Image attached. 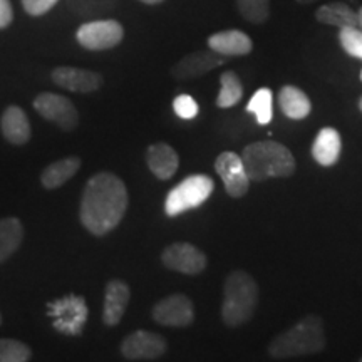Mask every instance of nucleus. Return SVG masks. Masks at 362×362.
Here are the masks:
<instances>
[{"label":"nucleus","instance_id":"obj_1","mask_svg":"<svg viewBox=\"0 0 362 362\" xmlns=\"http://www.w3.org/2000/svg\"><path fill=\"white\" fill-rule=\"evenodd\" d=\"M128 189L116 175L101 171L86 185L81 200V221L89 233L103 235L115 230L128 210Z\"/></svg>","mask_w":362,"mask_h":362},{"label":"nucleus","instance_id":"obj_2","mask_svg":"<svg viewBox=\"0 0 362 362\" xmlns=\"http://www.w3.org/2000/svg\"><path fill=\"white\" fill-rule=\"evenodd\" d=\"M324 322L319 315L309 314L285 332L272 339L269 354L274 359H292L324 351Z\"/></svg>","mask_w":362,"mask_h":362},{"label":"nucleus","instance_id":"obj_3","mask_svg":"<svg viewBox=\"0 0 362 362\" xmlns=\"http://www.w3.org/2000/svg\"><path fill=\"white\" fill-rule=\"evenodd\" d=\"M243 165L250 181L287 178L296 171V160L291 149L277 141H257L242 153Z\"/></svg>","mask_w":362,"mask_h":362},{"label":"nucleus","instance_id":"obj_4","mask_svg":"<svg viewBox=\"0 0 362 362\" xmlns=\"http://www.w3.org/2000/svg\"><path fill=\"white\" fill-rule=\"evenodd\" d=\"M259 305V287L257 282L243 270H235L228 275L223 285V304L221 319L228 327L247 324Z\"/></svg>","mask_w":362,"mask_h":362},{"label":"nucleus","instance_id":"obj_5","mask_svg":"<svg viewBox=\"0 0 362 362\" xmlns=\"http://www.w3.org/2000/svg\"><path fill=\"white\" fill-rule=\"evenodd\" d=\"M215 183L206 175H192L171 189L166 197L165 211L168 216H178L205 203L214 193Z\"/></svg>","mask_w":362,"mask_h":362},{"label":"nucleus","instance_id":"obj_6","mask_svg":"<svg viewBox=\"0 0 362 362\" xmlns=\"http://www.w3.org/2000/svg\"><path fill=\"white\" fill-rule=\"evenodd\" d=\"M124 37L123 25L117 21H93L86 22L76 33V39L89 51H106L116 47Z\"/></svg>","mask_w":362,"mask_h":362},{"label":"nucleus","instance_id":"obj_7","mask_svg":"<svg viewBox=\"0 0 362 362\" xmlns=\"http://www.w3.org/2000/svg\"><path fill=\"white\" fill-rule=\"evenodd\" d=\"M34 107L40 116L56 123L64 131H72L79 123V112L71 99L61 94L42 93L34 99Z\"/></svg>","mask_w":362,"mask_h":362},{"label":"nucleus","instance_id":"obj_8","mask_svg":"<svg viewBox=\"0 0 362 362\" xmlns=\"http://www.w3.org/2000/svg\"><path fill=\"white\" fill-rule=\"evenodd\" d=\"M215 171L223 181L226 193L233 198L245 197L250 188V178H248L245 165L242 156L233 151H223L215 161Z\"/></svg>","mask_w":362,"mask_h":362},{"label":"nucleus","instance_id":"obj_9","mask_svg":"<svg viewBox=\"0 0 362 362\" xmlns=\"http://www.w3.org/2000/svg\"><path fill=\"white\" fill-rule=\"evenodd\" d=\"M153 320L166 327H187L193 324L194 309L192 300L183 293H173V296L163 298L153 307Z\"/></svg>","mask_w":362,"mask_h":362},{"label":"nucleus","instance_id":"obj_10","mask_svg":"<svg viewBox=\"0 0 362 362\" xmlns=\"http://www.w3.org/2000/svg\"><path fill=\"white\" fill-rule=\"evenodd\" d=\"M161 262L170 270L180 272V274L185 275H198L200 272L205 270L206 255L192 243L178 242L171 243L170 247L165 248Z\"/></svg>","mask_w":362,"mask_h":362},{"label":"nucleus","instance_id":"obj_11","mask_svg":"<svg viewBox=\"0 0 362 362\" xmlns=\"http://www.w3.org/2000/svg\"><path fill=\"white\" fill-rule=\"evenodd\" d=\"M166 349V339L148 330H136L121 344V354L128 361H156Z\"/></svg>","mask_w":362,"mask_h":362},{"label":"nucleus","instance_id":"obj_12","mask_svg":"<svg viewBox=\"0 0 362 362\" xmlns=\"http://www.w3.org/2000/svg\"><path fill=\"white\" fill-rule=\"evenodd\" d=\"M49 309H51V317H54V325L59 332L71 334V336L81 334L86 315H88L83 297L69 296L62 300L54 302L49 305Z\"/></svg>","mask_w":362,"mask_h":362},{"label":"nucleus","instance_id":"obj_13","mask_svg":"<svg viewBox=\"0 0 362 362\" xmlns=\"http://www.w3.org/2000/svg\"><path fill=\"white\" fill-rule=\"evenodd\" d=\"M225 64V56L215 52V51H197L193 54H188L171 69V74L176 79L187 81L205 76L206 72L216 69V67Z\"/></svg>","mask_w":362,"mask_h":362},{"label":"nucleus","instance_id":"obj_14","mask_svg":"<svg viewBox=\"0 0 362 362\" xmlns=\"http://www.w3.org/2000/svg\"><path fill=\"white\" fill-rule=\"evenodd\" d=\"M52 81L67 90L83 94L94 93L103 86V76L99 72L69 66L56 67L52 71Z\"/></svg>","mask_w":362,"mask_h":362},{"label":"nucleus","instance_id":"obj_15","mask_svg":"<svg viewBox=\"0 0 362 362\" xmlns=\"http://www.w3.org/2000/svg\"><path fill=\"white\" fill-rule=\"evenodd\" d=\"M131 291L128 284L123 280H111L106 285V293H104V309H103V320L104 324L117 325L123 319L126 307L129 304Z\"/></svg>","mask_w":362,"mask_h":362},{"label":"nucleus","instance_id":"obj_16","mask_svg":"<svg viewBox=\"0 0 362 362\" xmlns=\"http://www.w3.org/2000/svg\"><path fill=\"white\" fill-rule=\"evenodd\" d=\"M208 47L225 57L247 56L252 52L253 42L245 33L237 29L221 30L208 37Z\"/></svg>","mask_w":362,"mask_h":362},{"label":"nucleus","instance_id":"obj_17","mask_svg":"<svg viewBox=\"0 0 362 362\" xmlns=\"http://www.w3.org/2000/svg\"><path fill=\"white\" fill-rule=\"evenodd\" d=\"M146 163L148 168L158 180H170L178 170L180 160L178 153L170 144L155 143L148 148Z\"/></svg>","mask_w":362,"mask_h":362},{"label":"nucleus","instance_id":"obj_18","mask_svg":"<svg viewBox=\"0 0 362 362\" xmlns=\"http://www.w3.org/2000/svg\"><path fill=\"white\" fill-rule=\"evenodd\" d=\"M341 149V134L334 128H322L312 144V156L320 166H332L339 161Z\"/></svg>","mask_w":362,"mask_h":362},{"label":"nucleus","instance_id":"obj_19","mask_svg":"<svg viewBox=\"0 0 362 362\" xmlns=\"http://www.w3.org/2000/svg\"><path fill=\"white\" fill-rule=\"evenodd\" d=\"M4 138L12 144H25L30 139L29 117L19 106H8L0 121Z\"/></svg>","mask_w":362,"mask_h":362},{"label":"nucleus","instance_id":"obj_20","mask_svg":"<svg viewBox=\"0 0 362 362\" xmlns=\"http://www.w3.org/2000/svg\"><path fill=\"white\" fill-rule=\"evenodd\" d=\"M279 104L284 115L291 119H304L310 115V99L302 89L296 86H284L279 93Z\"/></svg>","mask_w":362,"mask_h":362},{"label":"nucleus","instance_id":"obj_21","mask_svg":"<svg viewBox=\"0 0 362 362\" xmlns=\"http://www.w3.org/2000/svg\"><path fill=\"white\" fill-rule=\"evenodd\" d=\"M81 168V160L78 156H69L64 160H59L52 165H49L47 168L40 175V181H42L44 188L47 189H56L62 185L67 183L72 176L78 173Z\"/></svg>","mask_w":362,"mask_h":362},{"label":"nucleus","instance_id":"obj_22","mask_svg":"<svg viewBox=\"0 0 362 362\" xmlns=\"http://www.w3.org/2000/svg\"><path fill=\"white\" fill-rule=\"evenodd\" d=\"M315 19L320 24H327L339 27V29H346V27H357V12L342 2L325 4L319 7L315 12Z\"/></svg>","mask_w":362,"mask_h":362},{"label":"nucleus","instance_id":"obj_23","mask_svg":"<svg viewBox=\"0 0 362 362\" xmlns=\"http://www.w3.org/2000/svg\"><path fill=\"white\" fill-rule=\"evenodd\" d=\"M24 240V228L17 218L0 220V264L12 257Z\"/></svg>","mask_w":362,"mask_h":362},{"label":"nucleus","instance_id":"obj_24","mask_svg":"<svg viewBox=\"0 0 362 362\" xmlns=\"http://www.w3.org/2000/svg\"><path fill=\"white\" fill-rule=\"evenodd\" d=\"M220 94L216 98V106L218 107H232L237 104L243 96V88L242 81L238 79V76L233 71H226L221 74L220 78Z\"/></svg>","mask_w":362,"mask_h":362},{"label":"nucleus","instance_id":"obj_25","mask_svg":"<svg viewBox=\"0 0 362 362\" xmlns=\"http://www.w3.org/2000/svg\"><path fill=\"white\" fill-rule=\"evenodd\" d=\"M272 103H274L272 90L269 88H260L250 98V101H248L247 111L252 112V115H255L259 124L265 126L269 124L272 117H274V107H272Z\"/></svg>","mask_w":362,"mask_h":362},{"label":"nucleus","instance_id":"obj_26","mask_svg":"<svg viewBox=\"0 0 362 362\" xmlns=\"http://www.w3.org/2000/svg\"><path fill=\"white\" fill-rule=\"evenodd\" d=\"M238 12L252 24H264L270 16V0H237Z\"/></svg>","mask_w":362,"mask_h":362},{"label":"nucleus","instance_id":"obj_27","mask_svg":"<svg viewBox=\"0 0 362 362\" xmlns=\"http://www.w3.org/2000/svg\"><path fill=\"white\" fill-rule=\"evenodd\" d=\"M30 349L24 342L0 339V362H27L30 361Z\"/></svg>","mask_w":362,"mask_h":362},{"label":"nucleus","instance_id":"obj_28","mask_svg":"<svg viewBox=\"0 0 362 362\" xmlns=\"http://www.w3.org/2000/svg\"><path fill=\"white\" fill-rule=\"evenodd\" d=\"M339 42L349 56L362 59V29L359 27H346L339 33Z\"/></svg>","mask_w":362,"mask_h":362},{"label":"nucleus","instance_id":"obj_29","mask_svg":"<svg viewBox=\"0 0 362 362\" xmlns=\"http://www.w3.org/2000/svg\"><path fill=\"white\" fill-rule=\"evenodd\" d=\"M173 110L181 119H193L198 115V104L188 94H181V96L175 98Z\"/></svg>","mask_w":362,"mask_h":362},{"label":"nucleus","instance_id":"obj_30","mask_svg":"<svg viewBox=\"0 0 362 362\" xmlns=\"http://www.w3.org/2000/svg\"><path fill=\"white\" fill-rule=\"evenodd\" d=\"M57 2L59 0H22V6L29 16L39 17L51 11Z\"/></svg>","mask_w":362,"mask_h":362},{"label":"nucleus","instance_id":"obj_31","mask_svg":"<svg viewBox=\"0 0 362 362\" xmlns=\"http://www.w3.org/2000/svg\"><path fill=\"white\" fill-rule=\"evenodd\" d=\"M13 19V11L11 0H0V29H6L11 25Z\"/></svg>","mask_w":362,"mask_h":362},{"label":"nucleus","instance_id":"obj_32","mask_svg":"<svg viewBox=\"0 0 362 362\" xmlns=\"http://www.w3.org/2000/svg\"><path fill=\"white\" fill-rule=\"evenodd\" d=\"M357 27L362 29V7H361V11L357 12Z\"/></svg>","mask_w":362,"mask_h":362},{"label":"nucleus","instance_id":"obj_33","mask_svg":"<svg viewBox=\"0 0 362 362\" xmlns=\"http://www.w3.org/2000/svg\"><path fill=\"white\" fill-rule=\"evenodd\" d=\"M139 2L148 4V6H155V4H160V2H163V0H139Z\"/></svg>","mask_w":362,"mask_h":362},{"label":"nucleus","instance_id":"obj_34","mask_svg":"<svg viewBox=\"0 0 362 362\" xmlns=\"http://www.w3.org/2000/svg\"><path fill=\"white\" fill-rule=\"evenodd\" d=\"M297 2L304 4V6H305V4H314V2H317V0H297Z\"/></svg>","mask_w":362,"mask_h":362},{"label":"nucleus","instance_id":"obj_35","mask_svg":"<svg viewBox=\"0 0 362 362\" xmlns=\"http://www.w3.org/2000/svg\"><path fill=\"white\" fill-rule=\"evenodd\" d=\"M359 110H361V111H362V98H361V99H359Z\"/></svg>","mask_w":362,"mask_h":362},{"label":"nucleus","instance_id":"obj_36","mask_svg":"<svg viewBox=\"0 0 362 362\" xmlns=\"http://www.w3.org/2000/svg\"><path fill=\"white\" fill-rule=\"evenodd\" d=\"M361 81H362V71H361Z\"/></svg>","mask_w":362,"mask_h":362},{"label":"nucleus","instance_id":"obj_37","mask_svg":"<svg viewBox=\"0 0 362 362\" xmlns=\"http://www.w3.org/2000/svg\"><path fill=\"white\" fill-rule=\"evenodd\" d=\"M0 322H2V319H0Z\"/></svg>","mask_w":362,"mask_h":362},{"label":"nucleus","instance_id":"obj_38","mask_svg":"<svg viewBox=\"0 0 362 362\" xmlns=\"http://www.w3.org/2000/svg\"><path fill=\"white\" fill-rule=\"evenodd\" d=\"M361 361H362V359H361Z\"/></svg>","mask_w":362,"mask_h":362}]
</instances>
